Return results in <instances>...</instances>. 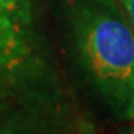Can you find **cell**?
Returning <instances> with one entry per match:
<instances>
[{
    "mask_svg": "<svg viewBox=\"0 0 134 134\" xmlns=\"http://www.w3.org/2000/svg\"><path fill=\"white\" fill-rule=\"evenodd\" d=\"M65 27L73 58L115 118L134 120V31L113 0H66Z\"/></svg>",
    "mask_w": 134,
    "mask_h": 134,
    "instance_id": "obj_2",
    "label": "cell"
},
{
    "mask_svg": "<svg viewBox=\"0 0 134 134\" xmlns=\"http://www.w3.org/2000/svg\"><path fill=\"white\" fill-rule=\"evenodd\" d=\"M39 0H0V134H82Z\"/></svg>",
    "mask_w": 134,
    "mask_h": 134,
    "instance_id": "obj_1",
    "label": "cell"
},
{
    "mask_svg": "<svg viewBox=\"0 0 134 134\" xmlns=\"http://www.w3.org/2000/svg\"><path fill=\"white\" fill-rule=\"evenodd\" d=\"M120 5L123 8V13L129 21L132 31H134V0H120Z\"/></svg>",
    "mask_w": 134,
    "mask_h": 134,
    "instance_id": "obj_3",
    "label": "cell"
}]
</instances>
